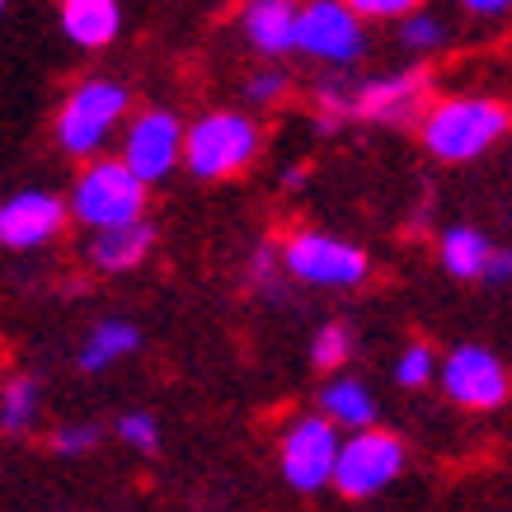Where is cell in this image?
<instances>
[{"label": "cell", "instance_id": "obj_4", "mask_svg": "<svg viewBox=\"0 0 512 512\" xmlns=\"http://www.w3.org/2000/svg\"><path fill=\"white\" fill-rule=\"evenodd\" d=\"M127 109V90L123 85H109V80H90V85H80L71 94V104L62 109V123H57V137H62L66 151H76V156H90L94 146L104 141L113 123H118V113Z\"/></svg>", "mask_w": 512, "mask_h": 512}, {"label": "cell", "instance_id": "obj_13", "mask_svg": "<svg viewBox=\"0 0 512 512\" xmlns=\"http://www.w3.org/2000/svg\"><path fill=\"white\" fill-rule=\"evenodd\" d=\"M151 249V231L141 221H118V226H99V235L90 240V264L104 273H123V268L141 264Z\"/></svg>", "mask_w": 512, "mask_h": 512}, {"label": "cell", "instance_id": "obj_25", "mask_svg": "<svg viewBox=\"0 0 512 512\" xmlns=\"http://www.w3.org/2000/svg\"><path fill=\"white\" fill-rule=\"evenodd\" d=\"M94 442H99V433L94 428H66V433L52 437V447L62 451V456H76V451H90Z\"/></svg>", "mask_w": 512, "mask_h": 512}, {"label": "cell", "instance_id": "obj_1", "mask_svg": "<svg viewBox=\"0 0 512 512\" xmlns=\"http://www.w3.org/2000/svg\"><path fill=\"white\" fill-rule=\"evenodd\" d=\"M503 127H508V109H498L489 99H451V104L428 113L423 141L442 160H475L480 151L494 146Z\"/></svg>", "mask_w": 512, "mask_h": 512}, {"label": "cell", "instance_id": "obj_18", "mask_svg": "<svg viewBox=\"0 0 512 512\" xmlns=\"http://www.w3.org/2000/svg\"><path fill=\"white\" fill-rule=\"evenodd\" d=\"M320 404H325V414L329 419H339L348 423V428H367L372 423V400H367V390L357 386V381H334V386L320 395Z\"/></svg>", "mask_w": 512, "mask_h": 512}, {"label": "cell", "instance_id": "obj_14", "mask_svg": "<svg viewBox=\"0 0 512 512\" xmlns=\"http://www.w3.org/2000/svg\"><path fill=\"white\" fill-rule=\"evenodd\" d=\"M296 24H301V15H296L287 0H254L245 15L249 43L259 47V52H287V47H296Z\"/></svg>", "mask_w": 512, "mask_h": 512}, {"label": "cell", "instance_id": "obj_12", "mask_svg": "<svg viewBox=\"0 0 512 512\" xmlns=\"http://www.w3.org/2000/svg\"><path fill=\"white\" fill-rule=\"evenodd\" d=\"M423 85H428L423 71H409V76H395V80H376V85H367V90L353 99V109L362 113V118H376V123H400L404 113H414Z\"/></svg>", "mask_w": 512, "mask_h": 512}, {"label": "cell", "instance_id": "obj_7", "mask_svg": "<svg viewBox=\"0 0 512 512\" xmlns=\"http://www.w3.org/2000/svg\"><path fill=\"white\" fill-rule=\"evenodd\" d=\"M339 466V442L334 428L320 419H301L282 442V475L292 489H320L325 480H334Z\"/></svg>", "mask_w": 512, "mask_h": 512}, {"label": "cell", "instance_id": "obj_6", "mask_svg": "<svg viewBox=\"0 0 512 512\" xmlns=\"http://www.w3.org/2000/svg\"><path fill=\"white\" fill-rule=\"evenodd\" d=\"M357 10L339 5V0H315L311 10H301L296 24V47L325 57V62H353L357 47H362V29H357Z\"/></svg>", "mask_w": 512, "mask_h": 512}, {"label": "cell", "instance_id": "obj_5", "mask_svg": "<svg viewBox=\"0 0 512 512\" xmlns=\"http://www.w3.org/2000/svg\"><path fill=\"white\" fill-rule=\"evenodd\" d=\"M404 466V451L390 433H357L348 447H339V466H334V484L343 498H367L376 489H386Z\"/></svg>", "mask_w": 512, "mask_h": 512}, {"label": "cell", "instance_id": "obj_2", "mask_svg": "<svg viewBox=\"0 0 512 512\" xmlns=\"http://www.w3.org/2000/svg\"><path fill=\"white\" fill-rule=\"evenodd\" d=\"M141 179L132 165H94V170L80 174L76 184V217L85 226H118V221H137L141 217Z\"/></svg>", "mask_w": 512, "mask_h": 512}, {"label": "cell", "instance_id": "obj_24", "mask_svg": "<svg viewBox=\"0 0 512 512\" xmlns=\"http://www.w3.org/2000/svg\"><path fill=\"white\" fill-rule=\"evenodd\" d=\"M357 15H372V19H390V15H404V10H414L419 0H348Z\"/></svg>", "mask_w": 512, "mask_h": 512}, {"label": "cell", "instance_id": "obj_22", "mask_svg": "<svg viewBox=\"0 0 512 512\" xmlns=\"http://www.w3.org/2000/svg\"><path fill=\"white\" fill-rule=\"evenodd\" d=\"M118 437H123L127 447H137V451H156V442H160L156 423L146 419V414H127V419L118 423Z\"/></svg>", "mask_w": 512, "mask_h": 512}, {"label": "cell", "instance_id": "obj_17", "mask_svg": "<svg viewBox=\"0 0 512 512\" xmlns=\"http://www.w3.org/2000/svg\"><path fill=\"white\" fill-rule=\"evenodd\" d=\"M489 240H484L480 231H451L447 240H442V264L456 273V278H484V268H489Z\"/></svg>", "mask_w": 512, "mask_h": 512}, {"label": "cell", "instance_id": "obj_10", "mask_svg": "<svg viewBox=\"0 0 512 512\" xmlns=\"http://www.w3.org/2000/svg\"><path fill=\"white\" fill-rule=\"evenodd\" d=\"M179 146H184V137H179V123H174L170 113H146V118L127 132L123 160L141 179H165L170 165L179 160Z\"/></svg>", "mask_w": 512, "mask_h": 512}, {"label": "cell", "instance_id": "obj_27", "mask_svg": "<svg viewBox=\"0 0 512 512\" xmlns=\"http://www.w3.org/2000/svg\"><path fill=\"white\" fill-rule=\"evenodd\" d=\"M249 94L264 104V99H273V94H282V76H254V85H249Z\"/></svg>", "mask_w": 512, "mask_h": 512}, {"label": "cell", "instance_id": "obj_21", "mask_svg": "<svg viewBox=\"0 0 512 512\" xmlns=\"http://www.w3.org/2000/svg\"><path fill=\"white\" fill-rule=\"evenodd\" d=\"M433 372V353L428 348H404V357L395 362V376H400V386H423Z\"/></svg>", "mask_w": 512, "mask_h": 512}, {"label": "cell", "instance_id": "obj_23", "mask_svg": "<svg viewBox=\"0 0 512 512\" xmlns=\"http://www.w3.org/2000/svg\"><path fill=\"white\" fill-rule=\"evenodd\" d=\"M404 47H433L437 38H442V24H433V19H409L400 29Z\"/></svg>", "mask_w": 512, "mask_h": 512}, {"label": "cell", "instance_id": "obj_16", "mask_svg": "<svg viewBox=\"0 0 512 512\" xmlns=\"http://www.w3.org/2000/svg\"><path fill=\"white\" fill-rule=\"evenodd\" d=\"M137 348V329L123 325V320H109V325H99L90 334V343L80 348V367L85 372H104L109 362H118V357H127Z\"/></svg>", "mask_w": 512, "mask_h": 512}, {"label": "cell", "instance_id": "obj_11", "mask_svg": "<svg viewBox=\"0 0 512 512\" xmlns=\"http://www.w3.org/2000/svg\"><path fill=\"white\" fill-rule=\"evenodd\" d=\"M57 226H62V202L47 193H19L0 212V240L10 249L43 245L47 235H57Z\"/></svg>", "mask_w": 512, "mask_h": 512}, {"label": "cell", "instance_id": "obj_19", "mask_svg": "<svg viewBox=\"0 0 512 512\" xmlns=\"http://www.w3.org/2000/svg\"><path fill=\"white\" fill-rule=\"evenodd\" d=\"M33 409H38L33 381H10V386H5V428H10V433H15V428H29Z\"/></svg>", "mask_w": 512, "mask_h": 512}, {"label": "cell", "instance_id": "obj_9", "mask_svg": "<svg viewBox=\"0 0 512 512\" xmlns=\"http://www.w3.org/2000/svg\"><path fill=\"white\" fill-rule=\"evenodd\" d=\"M442 381H447L451 400L466 404V409H494L508 395V376H503V367L484 348H456Z\"/></svg>", "mask_w": 512, "mask_h": 512}, {"label": "cell", "instance_id": "obj_28", "mask_svg": "<svg viewBox=\"0 0 512 512\" xmlns=\"http://www.w3.org/2000/svg\"><path fill=\"white\" fill-rule=\"evenodd\" d=\"M466 5H470V10H480V15H503L512 0H466Z\"/></svg>", "mask_w": 512, "mask_h": 512}, {"label": "cell", "instance_id": "obj_20", "mask_svg": "<svg viewBox=\"0 0 512 512\" xmlns=\"http://www.w3.org/2000/svg\"><path fill=\"white\" fill-rule=\"evenodd\" d=\"M311 357H315V367H339L343 357H348V334H343L339 325L320 329V334H315Z\"/></svg>", "mask_w": 512, "mask_h": 512}, {"label": "cell", "instance_id": "obj_3", "mask_svg": "<svg viewBox=\"0 0 512 512\" xmlns=\"http://www.w3.org/2000/svg\"><path fill=\"white\" fill-rule=\"evenodd\" d=\"M254 146H259L254 123L235 118V113H217V118H202L184 137V160L193 165L198 179H221V174L240 170L254 156Z\"/></svg>", "mask_w": 512, "mask_h": 512}, {"label": "cell", "instance_id": "obj_8", "mask_svg": "<svg viewBox=\"0 0 512 512\" xmlns=\"http://www.w3.org/2000/svg\"><path fill=\"white\" fill-rule=\"evenodd\" d=\"M287 268L296 278L320 282V287H353L367 273V259L353 245H339L329 235H296L287 245Z\"/></svg>", "mask_w": 512, "mask_h": 512}, {"label": "cell", "instance_id": "obj_15", "mask_svg": "<svg viewBox=\"0 0 512 512\" xmlns=\"http://www.w3.org/2000/svg\"><path fill=\"white\" fill-rule=\"evenodd\" d=\"M62 24L80 47H104L118 33V5L113 0H66Z\"/></svg>", "mask_w": 512, "mask_h": 512}, {"label": "cell", "instance_id": "obj_26", "mask_svg": "<svg viewBox=\"0 0 512 512\" xmlns=\"http://www.w3.org/2000/svg\"><path fill=\"white\" fill-rule=\"evenodd\" d=\"M484 278H489V282H503V278H512V254H503V249H494V254H489V268H484Z\"/></svg>", "mask_w": 512, "mask_h": 512}]
</instances>
